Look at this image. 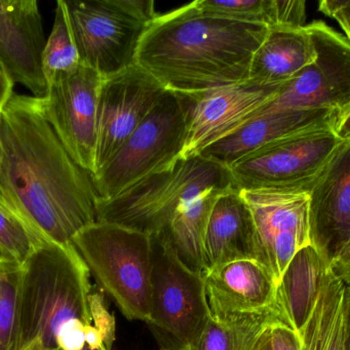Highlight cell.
Returning a JSON list of instances; mask_svg holds the SVG:
<instances>
[{
	"label": "cell",
	"mask_w": 350,
	"mask_h": 350,
	"mask_svg": "<svg viewBox=\"0 0 350 350\" xmlns=\"http://www.w3.org/2000/svg\"><path fill=\"white\" fill-rule=\"evenodd\" d=\"M232 188L211 189L181 205L166 229L158 234L170 242L179 260L196 273H204L206 269V234L214 203L220 195Z\"/></svg>",
	"instance_id": "22"
},
{
	"label": "cell",
	"mask_w": 350,
	"mask_h": 350,
	"mask_svg": "<svg viewBox=\"0 0 350 350\" xmlns=\"http://www.w3.org/2000/svg\"><path fill=\"white\" fill-rule=\"evenodd\" d=\"M280 322L275 310L256 316L214 320L183 350H254L263 333Z\"/></svg>",
	"instance_id": "24"
},
{
	"label": "cell",
	"mask_w": 350,
	"mask_h": 350,
	"mask_svg": "<svg viewBox=\"0 0 350 350\" xmlns=\"http://www.w3.org/2000/svg\"><path fill=\"white\" fill-rule=\"evenodd\" d=\"M153 238L152 312L149 324L183 350L210 318L203 273L185 266L163 236Z\"/></svg>",
	"instance_id": "9"
},
{
	"label": "cell",
	"mask_w": 350,
	"mask_h": 350,
	"mask_svg": "<svg viewBox=\"0 0 350 350\" xmlns=\"http://www.w3.org/2000/svg\"><path fill=\"white\" fill-rule=\"evenodd\" d=\"M316 59L297 76L282 84L273 100L258 114L286 109L327 108L350 105V41L324 21L306 24Z\"/></svg>",
	"instance_id": "10"
},
{
	"label": "cell",
	"mask_w": 350,
	"mask_h": 350,
	"mask_svg": "<svg viewBox=\"0 0 350 350\" xmlns=\"http://www.w3.org/2000/svg\"><path fill=\"white\" fill-rule=\"evenodd\" d=\"M316 59V49L306 25L269 28L253 55L249 84L261 86H282L293 79Z\"/></svg>",
	"instance_id": "21"
},
{
	"label": "cell",
	"mask_w": 350,
	"mask_h": 350,
	"mask_svg": "<svg viewBox=\"0 0 350 350\" xmlns=\"http://www.w3.org/2000/svg\"><path fill=\"white\" fill-rule=\"evenodd\" d=\"M74 248L90 275L125 318L149 324L152 308L153 238L139 230L94 222L74 238Z\"/></svg>",
	"instance_id": "5"
},
{
	"label": "cell",
	"mask_w": 350,
	"mask_h": 350,
	"mask_svg": "<svg viewBox=\"0 0 350 350\" xmlns=\"http://www.w3.org/2000/svg\"><path fill=\"white\" fill-rule=\"evenodd\" d=\"M308 199L310 245L331 267L350 240V141L343 142Z\"/></svg>",
	"instance_id": "16"
},
{
	"label": "cell",
	"mask_w": 350,
	"mask_h": 350,
	"mask_svg": "<svg viewBox=\"0 0 350 350\" xmlns=\"http://www.w3.org/2000/svg\"><path fill=\"white\" fill-rule=\"evenodd\" d=\"M339 111L327 108L286 109L257 115L200 155L230 168L249 154L292 136L333 129Z\"/></svg>",
	"instance_id": "18"
},
{
	"label": "cell",
	"mask_w": 350,
	"mask_h": 350,
	"mask_svg": "<svg viewBox=\"0 0 350 350\" xmlns=\"http://www.w3.org/2000/svg\"><path fill=\"white\" fill-rule=\"evenodd\" d=\"M81 66L70 24L65 0L57 2L55 21L42 53V68L47 86L71 75Z\"/></svg>",
	"instance_id": "25"
},
{
	"label": "cell",
	"mask_w": 350,
	"mask_h": 350,
	"mask_svg": "<svg viewBox=\"0 0 350 350\" xmlns=\"http://www.w3.org/2000/svg\"><path fill=\"white\" fill-rule=\"evenodd\" d=\"M347 284L329 268L312 316L299 333L301 350H345L343 306Z\"/></svg>",
	"instance_id": "23"
},
{
	"label": "cell",
	"mask_w": 350,
	"mask_h": 350,
	"mask_svg": "<svg viewBox=\"0 0 350 350\" xmlns=\"http://www.w3.org/2000/svg\"><path fill=\"white\" fill-rule=\"evenodd\" d=\"M329 268L312 245L294 255L275 291L273 310L282 324L297 333L304 330L316 308Z\"/></svg>",
	"instance_id": "20"
},
{
	"label": "cell",
	"mask_w": 350,
	"mask_h": 350,
	"mask_svg": "<svg viewBox=\"0 0 350 350\" xmlns=\"http://www.w3.org/2000/svg\"><path fill=\"white\" fill-rule=\"evenodd\" d=\"M271 350H301L299 333L282 323L269 327Z\"/></svg>",
	"instance_id": "30"
},
{
	"label": "cell",
	"mask_w": 350,
	"mask_h": 350,
	"mask_svg": "<svg viewBox=\"0 0 350 350\" xmlns=\"http://www.w3.org/2000/svg\"><path fill=\"white\" fill-rule=\"evenodd\" d=\"M246 259L262 263V254L250 209L240 190L232 188L218 197L210 215L205 240V271Z\"/></svg>",
	"instance_id": "19"
},
{
	"label": "cell",
	"mask_w": 350,
	"mask_h": 350,
	"mask_svg": "<svg viewBox=\"0 0 350 350\" xmlns=\"http://www.w3.org/2000/svg\"><path fill=\"white\" fill-rule=\"evenodd\" d=\"M26 350H63L61 349H49V347H30V349Z\"/></svg>",
	"instance_id": "38"
},
{
	"label": "cell",
	"mask_w": 350,
	"mask_h": 350,
	"mask_svg": "<svg viewBox=\"0 0 350 350\" xmlns=\"http://www.w3.org/2000/svg\"><path fill=\"white\" fill-rule=\"evenodd\" d=\"M333 133L342 142L350 141V105L339 112L338 119L333 127Z\"/></svg>",
	"instance_id": "33"
},
{
	"label": "cell",
	"mask_w": 350,
	"mask_h": 350,
	"mask_svg": "<svg viewBox=\"0 0 350 350\" xmlns=\"http://www.w3.org/2000/svg\"><path fill=\"white\" fill-rule=\"evenodd\" d=\"M81 65L103 77L137 64L142 38L158 16L153 0H65Z\"/></svg>",
	"instance_id": "6"
},
{
	"label": "cell",
	"mask_w": 350,
	"mask_h": 350,
	"mask_svg": "<svg viewBox=\"0 0 350 350\" xmlns=\"http://www.w3.org/2000/svg\"><path fill=\"white\" fill-rule=\"evenodd\" d=\"M343 347L350 350V284L347 285L343 306Z\"/></svg>",
	"instance_id": "34"
},
{
	"label": "cell",
	"mask_w": 350,
	"mask_h": 350,
	"mask_svg": "<svg viewBox=\"0 0 350 350\" xmlns=\"http://www.w3.org/2000/svg\"><path fill=\"white\" fill-rule=\"evenodd\" d=\"M256 227L262 263L279 283L294 255L310 245L308 193L240 190Z\"/></svg>",
	"instance_id": "14"
},
{
	"label": "cell",
	"mask_w": 350,
	"mask_h": 350,
	"mask_svg": "<svg viewBox=\"0 0 350 350\" xmlns=\"http://www.w3.org/2000/svg\"><path fill=\"white\" fill-rule=\"evenodd\" d=\"M254 350H271V336H269V328L263 333L262 336L259 339Z\"/></svg>",
	"instance_id": "36"
},
{
	"label": "cell",
	"mask_w": 350,
	"mask_h": 350,
	"mask_svg": "<svg viewBox=\"0 0 350 350\" xmlns=\"http://www.w3.org/2000/svg\"><path fill=\"white\" fill-rule=\"evenodd\" d=\"M202 14L257 26H278L277 0H198L193 1Z\"/></svg>",
	"instance_id": "27"
},
{
	"label": "cell",
	"mask_w": 350,
	"mask_h": 350,
	"mask_svg": "<svg viewBox=\"0 0 350 350\" xmlns=\"http://www.w3.org/2000/svg\"><path fill=\"white\" fill-rule=\"evenodd\" d=\"M232 187L236 186L226 166L201 155L178 158L114 199L98 201L96 221L156 236L166 229L181 205L211 189Z\"/></svg>",
	"instance_id": "4"
},
{
	"label": "cell",
	"mask_w": 350,
	"mask_h": 350,
	"mask_svg": "<svg viewBox=\"0 0 350 350\" xmlns=\"http://www.w3.org/2000/svg\"><path fill=\"white\" fill-rule=\"evenodd\" d=\"M90 310L92 326L98 331L109 349H112L115 340L116 324L115 318L105 305L104 298L100 293H92L90 296Z\"/></svg>",
	"instance_id": "29"
},
{
	"label": "cell",
	"mask_w": 350,
	"mask_h": 350,
	"mask_svg": "<svg viewBox=\"0 0 350 350\" xmlns=\"http://www.w3.org/2000/svg\"><path fill=\"white\" fill-rule=\"evenodd\" d=\"M82 350H111V349H109L108 347H98V349H90V347H88V345H85V347H84V349Z\"/></svg>",
	"instance_id": "39"
},
{
	"label": "cell",
	"mask_w": 350,
	"mask_h": 350,
	"mask_svg": "<svg viewBox=\"0 0 350 350\" xmlns=\"http://www.w3.org/2000/svg\"><path fill=\"white\" fill-rule=\"evenodd\" d=\"M331 269L345 282L347 285L350 284V240L347 246L341 251L338 258L333 263Z\"/></svg>",
	"instance_id": "32"
},
{
	"label": "cell",
	"mask_w": 350,
	"mask_h": 350,
	"mask_svg": "<svg viewBox=\"0 0 350 350\" xmlns=\"http://www.w3.org/2000/svg\"><path fill=\"white\" fill-rule=\"evenodd\" d=\"M14 84L10 82L5 72L0 67V108L14 92Z\"/></svg>",
	"instance_id": "35"
},
{
	"label": "cell",
	"mask_w": 350,
	"mask_h": 350,
	"mask_svg": "<svg viewBox=\"0 0 350 350\" xmlns=\"http://www.w3.org/2000/svg\"><path fill=\"white\" fill-rule=\"evenodd\" d=\"M280 86H261L246 82L185 95L187 129L180 158L200 155L212 144L234 133L273 100Z\"/></svg>",
	"instance_id": "13"
},
{
	"label": "cell",
	"mask_w": 350,
	"mask_h": 350,
	"mask_svg": "<svg viewBox=\"0 0 350 350\" xmlns=\"http://www.w3.org/2000/svg\"><path fill=\"white\" fill-rule=\"evenodd\" d=\"M187 129V97L167 90L110 162L92 177L100 201L114 199L180 158Z\"/></svg>",
	"instance_id": "7"
},
{
	"label": "cell",
	"mask_w": 350,
	"mask_h": 350,
	"mask_svg": "<svg viewBox=\"0 0 350 350\" xmlns=\"http://www.w3.org/2000/svg\"><path fill=\"white\" fill-rule=\"evenodd\" d=\"M210 316L214 320L273 312L277 281L262 263L238 260L203 273Z\"/></svg>",
	"instance_id": "17"
},
{
	"label": "cell",
	"mask_w": 350,
	"mask_h": 350,
	"mask_svg": "<svg viewBox=\"0 0 350 350\" xmlns=\"http://www.w3.org/2000/svg\"><path fill=\"white\" fill-rule=\"evenodd\" d=\"M0 183L14 213L45 242L72 246L100 201L45 118L41 99L12 92L0 108Z\"/></svg>",
	"instance_id": "1"
},
{
	"label": "cell",
	"mask_w": 350,
	"mask_h": 350,
	"mask_svg": "<svg viewBox=\"0 0 350 350\" xmlns=\"http://www.w3.org/2000/svg\"><path fill=\"white\" fill-rule=\"evenodd\" d=\"M2 259H4V258H3V256H2L1 252H0V261H1Z\"/></svg>",
	"instance_id": "40"
},
{
	"label": "cell",
	"mask_w": 350,
	"mask_h": 350,
	"mask_svg": "<svg viewBox=\"0 0 350 350\" xmlns=\"http://www.w3.org/2000/svg\"><path fill=\"white\" fill-rule=\"evenodd\" d=\"M46 40L36 0H0V67L12 84L46 96L42 53Z\"/></svg>",
	"instance_id": "15"
},
{
	"label": "cell",
	"mask_w": 350,
	"mask_h": 350,
	"mask_svg": "<svg viewBox=\"0 0 350 350\" xmlns=\"http://www.w3.org/2000/svg\"><path fill=\"white\" fill-rule=\"evenodd\" d=\"M90 273L73 245L45 242L22 265L18 349L82 350L92 326Z\"/></svg>",
	"instance_id": "3"
},
{
	"label": "cell",
	"mask_w": 350,
	"mask_h": 350,
	"mask_svg": "<svg viewBox=\"0 0 350 350\" xmlns=\"http://www.w3.org/2000/svg\"><path fill=\"white\" fill-rule=\"evenodd\" d=\"M22 265L0 261V350L18 349Z\"/></svg>",
	"instance_id": "26"
},
{
	"label": "cell",
	"mask_w": 350,
	"mask_h": 350,
	"mask_svg": "<svg viewBox=\"0 0 350 350\" xmlns=\"http://www.w3.org/2000/svg\"><path fill=\"white\" fill-rule=\"evenodd\" d=\"M104 77L81 65L49 86L41 99L45 118L78 166L94 174L98 144V106Z\"/></svg>",
	"instance_id": "11"
},
{
	"label": "cell",
	"mask_w": 350,
	"mask_h": 350,
	"mask_svg": "<svg viewBox=\"0 0 350 350\" xmlns=\"http://www.w3.org/2000/svg\"><path fill=\"white\" fill-rule=\"evenodd\" d=\"M343 142L320 129L273 142L230 166L239 190L310 193Z\"/></svg>",
	"instance_id": "8"
},
{
	"label": "cell",
	"mask_w": 350,
	"mask_h": 350,
	"mask_svg": "<svg viewBox=\"0 0 350 350\" xmlns=\"http://www.w3.org/2000/svg\"><path fill=\"white\" fill-rule=\"evenodd\" d=\"M267 30L207 16L191 2L158 14L142 38L137 64L177 94L244 84Z\"/></svg>",
	"instance_id": "2"
},
{
	"label": "cell",
	"mask_w": 350,
	"mask_h": 350,
	"mask_svg": "<svg viewBox=\"0 0 350 350\" xmlns=\"http://www.w3.org/2000/svg\"><path fill=\"white\" fill-rule=\"evenodd\" d=\"M0 205H3V207L8 208V209L12 210L14 212V210L10 207V203H8V199H6L5 195H4L3 189L1 187V183H0Z\"/></svg>",
	"instance_id": "37"
},
{
	"label": "cell",
	"mask_w": 350,
	"mask_h": 350,
	"mask_svg": "<svg viewBox=\"0 0 350 350\" xmlns=\"http://www.w3.org/2000/svg\"><path fill=\"white\" fill-rule=\"evenodd\" d=\"M166 92L137 64L104 77L98 96V144L92 177L110 162Z\"/></svg>",
	"instance_id": "12"
},
{
	"label": "cell",
	"mask_w": 350,
	"mask_h": 350,
	"mask_svg": "<svg viewBox=\"0 0 350 350\" xmlns=\"http://www.w3.org/2000/svg\"><path fill=\"white\" fill-rule=\"evenodd\" d=\"M44 242L14 212L0 205V252L3 258L23 265Z\"/></svg>",
	"instance_id": "28"
},
{
	"label": "cell",
	"mask_w": 350,
	"mask_h": 350,
	"mask_svg": "<svg viewBox=\"0 0 350 350\" xmlns=\"http://www.w3.org/2000/svg\"><path fill=\"white\" fill-rule=\"evenodd\" d=\"M320 10L338 22L350 41V0H324L320 3Z\"/></svg>",
	"instance_id": "31"
}]
</instances>
